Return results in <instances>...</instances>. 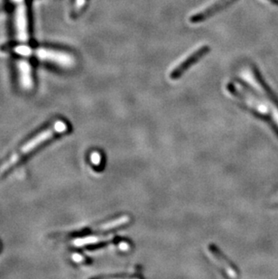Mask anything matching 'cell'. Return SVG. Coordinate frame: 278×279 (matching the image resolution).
Here are the masks:
<instances>
[{
	"label": "cell",
	"mask_w": 278,
	"mask_h": 279,
	"mask_svg": "<svg viewBox=\"0 0 278 279\" xmlns=\"http://www.w3.org/2000/svg\"><path fill=\"white\" fill-rule=\"evenodd\" d=\"M67 129L68 127L65 122L61 121H56L49 128L39 133L32 140H29L26 145H24L23 147L20 148L18 151L13 154L7 161L2 163L0 165V174H4L5 172H7L8 169H10L11 167L16 165L25 155L33 151L34 148L39 147L40 145H42L44 142L49 140L50 138H52L56 134L66 132Z\"/></svg>",
	"instance_id": "6da1fadb"
},
{
	"label": "cell",
	"mask_w": 278,
	"mask_h": 279,
	"mask_svg": "<svg viewBox=\"0 0 278 279\" xmlns=\"http://www.w3.org/2000/svg\"><path fill=\"white\" fill-rule=\"evenodd\" d=\"M34 55L41 61L65 68L73 67L75 64V59L73 54L61 50L38 48L34 51Z\"/></svg>",
	"instance_id": "7a4b0ae2"
},
{
	"label": "cell",
	"mask_w": 278,
	"mask_h": 279,
	"mask_svg": "<svg viewBox=\"0 0 278 279\" xmlns=\"http://www.w3.org/2000/svg\"><path fill=\"white\" fill-rule=\"evenodd\" d=\"M15 2L16 3L15 12V35L17 41L27 44L29 38L27 6L26 3H24V0H18Z\"/></svg>",
	"instance_id": "3957f363"
},
{
	"label": "cell",
	"mask_w": 278,
	"mask_h": 279,
	"mask_svg": "<svg viewBox=\"0 0 278 279\" xmlns=\"http://www.w3.org/2000/svg\"><path fill=\"white\" fill-rule=\"evenodd\" d=\"M209 50V47L207 46H202L199 47L191 53L188 54V56L185 57L184 59L180 62V64L176 65V67L172 70L170 73V78L173 79H178L183 74V72L186 71L187 69L195 64L196 61H198L201 57L203 56L204 53H207Z\"/></svg>",
	"instance_id": "277c9868"
},
{
	"label": "cell",
	"mask_w": 278,
	"mask_h": 279,
	"mask_svg": "<svg viewBox=\"0 0 278 279\" xmlns=\"http://www.w3.org/2000/svg\"><path fill=\"white\" fill-rule=\"evenodd\" d=\"M209 252L210 256H212L215 263L221 268V270L224 272L226 275L229 277H237L238 272L236 268L233 267L231 263L229 262L224 255L221 252V250L217 249V247L214 245L209 246Z\"/></svg>",
	"instance_id": "5b68a950"
},
{
	"label": "cell",
	"mask_w": 278,
	"mask_h": 279,
	"mask_svg": "<svg viewBox=\"0 0 278 279\" xmlns=\"http://www.w3.org/2000/svg\"><path fill=\"white\" fill-rule=\"evenodd\" d=\"M17 68H18L21 87L23 88L24 90L30 91L34 86L30 64L27 61L21 60L17 63Z\"/></svg>",
	"instance_id": "8992f818"
},
{
	"label": "cell",
	"mask_w": 278,
	"mask_h": 279,
	"mask_svg": "<svg viewBox=\"0 0 278 279\" xmlns=\"http://www.w3.org/2000/svg\"><path fill=\"white\" fill-rule=\"evenodd\" d=\"M130 218L129 216L124 215L121 217H118L117 219L112 220L108 223L100 224L99 226L96 227L93 229V231H99V232H104V231H109V230H114L119 227L125 226L126 224L130 223Z\"/></svg>",
	"instance_id": "52a82bcc"
},
{
	"label": "cell",
	"mask_w": 278,
	"mask_h": 279,
	"mask_svg": "<svg viewBox=\"0 0 278 279\" xmlns=\"http://www.w3.org/2000/svg\"><path fill=\"white\" fill-rule=\"evenodd\" d=\"M111 237L109 236H90L84 238H76L72 242V245L74 247H84V246L94 245L101 242L111 241Z\"/></svg>",
	"instance_id": "ba28073f"
},
{
	"label": "cell",
	"mask_w": 278,
	"mask_h": 279,
	"mask_svg": "<svg viewBox=\"0 0 278 279\" xmlns=\"http://www.w3.org/2000/svg\"><path fill=\"white\" fill-rule=\"evenodd\" d=\"M91 160H92L93 165H99L100 160H101V157H100V155H99V153L94 152V153H92V155H91Z\"/></svg>",
	"instance_id": "9c48e42d"
},
{
	"label": "cell",
	"mask_w": 278,
	"mask_h": 279,
	"mask_svg": "<svg viewBox=\"0 0 278 279\" xmlns=\"http://www.w3.org/2000/svg\"><path fill=\"white\" fill-rule=\"evenodd\" d=\"M73 261H76V262H80L81 261H83V256H80L79 254H75L73 255Z\"/></svg>",
	"instance_id": "30bf717a"
},
{
	"label": "cell",
	"mask_w": 278,
	"mask_h": 279,
	"mask_svg": "<svg viewBox=\"0 0 278 279\" xmlns=\"http://www.w3.org/2000/svg\"><path fill=\"white\" fill-rule=\"evenodd\" d=\"M1 2H2V0H0V3H1Z\"/></svg>",
	"instance_id": "8fae6325"
},
{
	"label": "cell",
	"mask_w": 278,
	"mask_h": 279,
	"mask_svg": "<svg viewBox=\"0 0 278 279\" xmlns=\"http://www.w3.org/2000/svg\"><path fill=\"white\" fill-rule=\"evenodd\" d=\"M275 1H278V0H275Z\"/></svg>",
	"instance_id": "7c38bea8"
}]
</instances>
